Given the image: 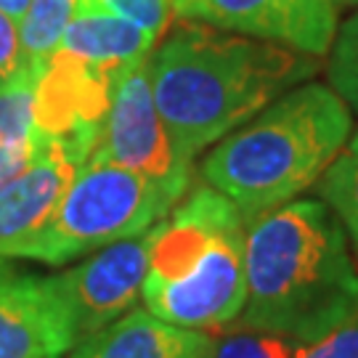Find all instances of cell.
Masks as SVG:
<instances>
[{"label": "cell", "instance_id": "cell-3", "mask_svg": "<svg viewBox=\"0 0 358 358\" xmlns=\"http://www.w3.org/2000/svg\"><path fill=\"white\" fill-rule=\"evenodd\" d=\"M350 133L353 112L332 85L303 83L220 138L202 159V178L252 223L319 183Z\"/></svg>", "mask_w": 358, "mask_h": 358}, {"label": "cell", "instance_id": "cell-7", "mask_svg": "<svg viewBox=\"0 0 358 358\" xmlns=\"http://www.w3.org/2000/svg\"><path fill=\"white\" fill-rule=\"evenodd\" d=\"M173 16L287 45L308 56L329 53L337 35L334 0H170Z\"/></svg>", "mask_w": 358, "mask_h": 358}, {"label": "cell", "instance_id": "cell-5", "mask_svg": "<svg viewBox=\"0 0 358 358\" xmlns=\"http://www.w3.org/2000/svg\"><path fill=\"white\" fill-rule=\"evenodd\" d=\"M152 56L117 80L112 106L85 162L115 165L178 189L192 186L194 162L183 159L154 106Z\"/></svg>", "mask_w": 358, "mask_h": 358}, {"label": "cell", "instance_id": "cell-2", "mask_svg": "<svg viewBox=\"0 0 358 358\" xmlns=\"http://www.w3.org/2000/svg\"><path fill=\"white\" fill-rule=\"evenodd\" d=\"M242 327L313 343L358 319V266L332 207L292 199L244 231Z\"/></svg>", "mask_w": 358, "mask_h": 358}, {"label": "cell", "instance_id": "cell-14", "mask_svg": "<svg viewBox=\"0 0 358 358\" xmlns=\"http://www.w3.org/2000/svg\"><path fill=\"white\" fill-rule=\"evenodd\" d=\"M35 83L22 77L0 85V189L24 173L45 138L35 125Z\"/></svg>", "mask_w": 358, "mask_h": 358}, {"label": "cell", "instance_id": "cell-17", "mask_svg": "<svg viewBox=\"0 0 358 358\" xmlns=\"http://www.w3.org/2000/svg\"><path fill=\"white\" fill-rule=\"evenodd\" d=\"M327 75L334 93L358 115V8L343 22V27H337Z\"/></svg>", "mask_w": 358, "mask_h": 358}, {"label": "cell", "instance_id": "cell-20", "mask_svg": "<svg viewBox=\"0 0 358 358\" xmlns=\"http://www.w3.org/2000/svg\"><path fill=\"white\" fill-rule=\"evenodd\" d=\"M22 77H38L22 48L19 22L0 11V85H11Z\"/></svg>", "mask_w": 358, "mask_h": 358}, {"label": "cell", "instance_id": "cell-1", "mask_svg": "<svg viewBox=\"0 0 358 358\" xmlns=\"http://www.w3.org/2000/svg\"><path fill=\"white\" fill-rule=\"evenodd\" d=\"M154 106L183 159L215 146L287 90L308 83L316 56L180 22L152 56Z\"/></svg>", "mask_w": 358, "mask_h": 358}, {"label": "cell", "instance_id": "cell-8", "mask_svg": "<svg viewBox=\"0 0 358 358\" xmlns=\"http://www.w3.org/2000/svg\"><path fill=\"white\" fill-rule=\"evenodd\" d=\"M122 75L125 72L103 69L72 53L53 51L35 83L38 130L43 136L77 143L88 159Z\"/></svg>", "mask_w": 358, "mask_h": 358}, {"label": "cell", "instance_id": "cell-13", "mask_svg": "<svg viewBox=\"0 0 358 358\" xmlns=\"http://www.w3.org/2000/svg\"><path fill=\"white\" fill-rule=\"evenodd\" d=\"M154 43L157 35L133 22L109 13L75 11L56 51L72 53L112 72H128L133 64L152 56Z\"/></svg>", "mask_w": 358, "mask_h": 358}, {"label": "cell", "instance_id": "cell-10", "mask_svg": "<svg viewBox=\"0 0 358 358\" xmlns=\"http://www.w3.org/2000/svg\"><path fill=\"white\" fill-rule=\"evenodd\" d=\"M75 345V324L51 276L0 255V358H64Z\"/></svg>", "mask_w": 358, "mask_h": 358}, {"label": "cell", "instance_id": "cell-6", "mask_svg": "<svg viewBox=\"0 0 358 358\" xmlns=\"http://www.w3.org/2000/svg\"><path fill=\"white\" fill-rule=\"evenodd\" d=\"M244 231V220L220 231L186 279L141 289L149 313L186 329H215L236 319L247 297Z\"/></svg>", "mask_w": 358, "mask_h": 358}, {"label": "cell", "instance_id": "cell-19", "mask_svg": "<svg viewBox=\"0 0 358 358\" xmlns=\"http://www.w3.org/2000/svg\"><path fill=\"white\" fill-rule=\"evenodd\" d=\"M75 11L109 13V16L143 27L146 32L159 38L170 24L173 6L170 0H77Z\"/></svg>", "mask_w": 358, "mask_h": 358}, {"label": "cell", "instance_id": "cell-15", "mask_svg": "<svg viewBox=\"0 0 358 358\" xmlns=\"http://www.w3.org/2000/svg\"><path fill=\"white\" fill-rule=\"evenodd\" d=\"M77 0H29L24 19L19 22L22 48L32 72L40 75L53 51L59 48L66 24L72 22Z\"/></svg>", "mask_w": 358, "mask_h": 358}, {"label": "cell", "instance_id": "cell-22", "mask_svg": "<svg viewBox=\"0 0 358 358\" xmlns=\"http://www.w3.org/2000/svg\"><path fill=\"white\" fill-rule=\"evenodd\" d=\"M27 8H29V0H0V11L6 13V16H11V19H16V22L24 19Z\"/></svg>", "mask_w": 358, "mask_h": 358}, {"label": "cell", "instance_id": "cell-4", "mask_svg": "<svg viewBox=\"0 0 358 358\" xmlns=\"http://www.w3.org/2000/svg\"><path fill=\"white\" fill-rule=\"evenodd\" d=\"M186 189L115 165H80L48 223L6 257L64 266L109 244L143 236L183 199Z\"/></svg>", "mask_w": 358, "mask_h": 358}, {"label": "cell", "instance_id": "cell-11", "mask_svg": "<svg viewBox=\"0 0 358 358\" xmlns=\"http://www.w3.org/2000/svg\"><path fill=\"white\" fill-rule=\"evenodd\" d=\"M80 165H85V154L77 143L51 136L43 138L29 167L0 189V255L6 257L48 223Z\"/></svg>", "mask_w": 358, "mask_h": 358}, {"label": "cell", "instance_id": "cell-23", "mask_svg": "<svg viewBox=\"0 0 358 358\" xmlns=\"http://www.w3.org/2000/svg\"><path fill=\"white\" fill-rule=\"evenodd\" d=\"M334 6L340 8V6H353V8H358V0H334Z\"/></svg>", "mask_w": 358, "mask_h": 358}, {"label": "cell", "instance_id": "cell-12", "mask_svg": "<svg viewBox=\"0 0 358 358\" xmlns=\"http://www.w3.org/2000/svg\"><path fill=\"white\" fill-rule=\"evenodd\" d=\"M213 334L130 310L72 348L69 358H205Z\"/></svg>", "mask_w": 358, "mask_h": 358}, {"label": "cell", "instance_id": "cell-21", "mask_svg": "<svg viewBox=\"0 0 358 358\" xmlns=\"http://www.w3.org/2000/svg\"><path fill=\"white\" fill-rule=\"evenodd\" d=\"M292 358H358V319L313 343L297 345Z\"/></svg>", "mask_w": 358, "mask_h": 358}, {"label": "cell", "instance_id": "cell-18", "mask_svg": "<svg viewBox=\"0 0 358 358\" xmlns=\"http://www.w3.org/2000/svg\"><path fill=\"white\" fill-rule=\"evenodd\" d=\"M294 350L297 345L287 337L239 327L236 332L213 340L205 358H292Z\"/></svg>", "mask_w": 358, "mask_h": 358}, {"label": "cell", "instance_id": "cell-9", "mask_svg": "<svg viewBox=\"0 0 358 358\" xmlns=\"http://www.w3.org/2000/svg\"><path fill=\"white\" fill-rule=\"evenodd\" d=\"M149 268V231L103 247L75 268L51 276L75 324L77 343L109 327L138 300Z\"/></svg>", "mask_w": 358, "mask_h": 358}, {"label": "cell", "instance_id": "cell-16", "mask_svg": "<svg viewBox=\"0 0 358 358\" xmlns=\"http://www.w3.org/2000/svg\"><path fill=\"white\" fill-rule=\"evenodd\" d=\"M319 192L345 226L348 239L358 255V130L319 178Z\"/></svg>", "mask_w": 358, "mask_h": 358}]
</instances>
